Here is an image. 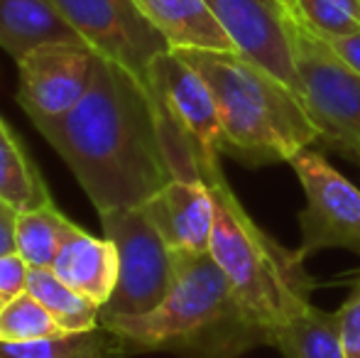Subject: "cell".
<instances>
[{"label": "cell", "instance_id": "obj_1", "mask_svg": "<svg viewBox=\"0 0 360 358\" xmlns=\"http://www.w3.org/2000/svg\"><path fill=\"white\" fill-rule=\"evenodd\" d=\"M96 211L145 206L172 179L155 94L120 64L96 59L84 98L59 118H34Z\"/></svg>", "mask_w": 360, "mask_h": 358}, {"label": "cell", "instance_id": "obj_2", "mask_svg": "<svg viewBox=\"0 0 360 358\" xmlns=\"http://www.w3.org/2000/svg\"><path fill=\"white\" fill-rule=\"evenodd\" d=\"M101 326L123 341L128 356L169 351L179 358H238L272 346V334L238 305L211 253H174V280L160 307L143 317H115Z\"/></svg>", "mask_w": 360, "mask_h": 358}, {"label": "cell", "instance_id": "obj_3", "mask_svg": "<svg viewBox=\"0 0 360 358\" xmlns=\"http://www.w3.org/2000/svg\"><path fill=\"white\" fill-rule=\"evenodd\" d=\"M199 177L214 196L211 258L223 270L238 305L275 341V331L311 307L314 277L304 255L280 245L255 224L226 181L218 158H199Z\"/></svg>", "mask_w": 360, "mask_h": 358}, {"label": "cell", "instance_id": "obj_4", "mask_svg": "<svg viewBox=\"0 0 360 358\" xmlns=\"http://www.w3.org/2000/svg\"><path fill=\"white\" fill-rule=\"evenodd\" d=\"M209 84L221 115V153L245 165L292 162L319 140L299 96L243 52L172 49Z\"/></svg>", "mask_w": 360, "mask_h": 358}, {"label": "cell", "instance_id": "obj_5", "mask_svg": "<svg viewBox=\"0 0 360 358\" xmlns=\"http://www.w3.org/2000/svg\"><path fill=\"white\" fill-rule=\"evenodd\" d=\"M297 96L319 138L360 165V74L294 15Z\"/></svg>", "mask_w": 360, "mask_h": 358}, {"label": "cell", "instance_id": "obj_6", "mask_svg": "<svg viewBox=\"0 0 360 358\" xmlns=\"http://www.w3.org/2000/svg\"><path fill=\"white\" fill-rule=\"evenodd\" d=\"M103 236L118 250V282L101 307V321L143 317L162 305L174 280V253L143 206L101 214Z\"/></svg>", "mask_w": 360, "mask_h": 358}, {"label": "cell", "instance_id": "obj_7", "mask_svg": "<svg viewBox=\"0 0 360 358\" xmlns=\"http://www.w3.org/2000/svg\"><path fill=\"white\" fill-rule=\"evenodd\" d=\"M69 27L101 57L120 64L145 87L150 69L169 44L135 0H52Z\"/></svg>", "mask_w": 360, "mask_h": 358}, {"label": "cell", "instance_id": "obj_8", "mask_svg": "<svg viewBox=\"0 0 360 358\" xmlns=\"http://www.w3.org/2000/svg\"><path fill=\"white\" fill-rule=\"evenodd\" d=\"M289 165L307 196V206L299 214V253L304 258L323 248H346L360 253L358 186L309 148L292 158Z\"/></svg>", "mask_w": 360, "mask_h": 358}, {"label": "cell", "instance_id": "obj_9", "mask_svg": "<svg viewBox=\"0 0 360 358\" xmlns=\"http://www.w3.org/2000/svg\"><path fill=\"white\" fill-rule=\"evenodd\" d=\"M96 59L86 42H47L18 59V101L30 120L69 113L94 82Z\"/></svg>", "mask_w": 360, "mask_h": 358}, {"label": "cell", "instance_id": "obj_10", "mask_svg": "<svg viewBox=\"0 0 360 358\" xmlns=\"http://www.w3.org/2000/svg\"><path fill=\"white\" fill-rule=\"evenodd\" d=\"M238 52L297 94L294 13L282 0H206Z\"/></svg>", "mask_w": 360, "mask_h": 358}, {"label": "cell", "instance_id": "obj_11", "mask_svg": "<svg viewBox=\"0 0 360 358\" xmlns=\"http://www.w3.org/2000/svg\"><path fill=\"white\" fill-rule=\"evenodd\" d=\"M150 89L162 113L204 155H221V115L209 84L179 54H160L150 69Z\"/></svg>", "mask_w": 360, "mask_h": 358}, {"label": "cell", "instance_id": "obj_12", "mask_svg": "<svg viewBox=\"0 0 360 358\" xmlns=\"http://www.w3.org/2000/svg\"><path fill=\"white\" fill-rule=\"evenodd\" d=\"M172 253H209L214 196L201 179H172L143 206Z\"/></svg>", "mask_w": 360, "mask_h": 358}, {"label": "cell", "instance_id": "obj_13", "mask_svg": "<svg viewBox=\"0 0 360 358\" xmlns=\"http://www.w3.org/2000/svg\"><path fill=\"white\" fill-rule=\"evenodd\" d=\"M169 49L238 52L206 0H135Z\"/></svg>", "mask_w": 360, "mask_h": 358}, {"label": "cell", "instance_id": "obj_14", "mask_svg": "<svg viewBox=\"0 0 360 358\" xmlns=\"http://www.w3.org/2000/svg\"><path fill=\"white\" fill-rule=\"evenodd\" d=\"M52 270L72 290L103 307L118 282V250L113 241L94 238L86 231L76 229L59 248Z\"/></svg>", "mask_w": 360, "mask_h": 358}, {"label": "cell", "instance_id": "obj_15", "mask_svg": "<svg viewBox=\"0 0 360 358\" xmlns=\"http://www.w3.org/2000/svg\"><path fill=\"white\" fill-rule=\"evenodd\" d=\"M47 42H84L52 0H0V47L18 59Z\"/></svg>", "mask_w": 360, "mask_h": 358}, {"label": "cell", "instance_id": "obj_16", "mask_svg": "<svg viewBox=\"0 0 360 358\" xmlns=\"http://www.w3.org/2000/svg\"><path fill=\"white\" fill-rule=\"evenodd\" d=\"M0 201L18 214L54 204L39 170L30 162L8 125L0 128Z\"/></svg>", "mask_w": 360, "mask_h": 358}, {"label": "cell", "instance_id": "obj_17", "mask_svg": "<svg viewBox=\"0 0 360 358\" xmlns=\"http://www.w3.org/2000/svg\"><path fill=\"white\" fill-rule=\"evenodd\" d=\"M74 226L54 204L18 214L15 221V253L30 268H52L64 241L74 234Z\"/></svg>", "mask_w": 360, "mask_h": 358}, {"label": "cell", "instance_id": "obj_18", "mask_svg": "<svg viewBox=\"0 0 360 358\" xmlns=\"http://www.w3.org/2000/svg\"><path fill=\"white\" fill-rule=\"evenodd\" d=\"M272 346L280 349L285 358H346L336 314H328L314 305L277 329Z\"/></svg>", "mask_w": 360, "mask_h": 358}, {"label": "cell", "instance_id": "obj_19", "mask_svg": "<svg viewBox=\"0 0 360 358\" xmlns=\"http://www.w3.org/2000/svg\"><path fill=\"white\" fill-rule=\"evenodd\" d=\"M27 292L54 317L67 334L101 326V307L54 275L52 268H30Z\"/></svg>", "mask_w": 360, "mask_h": 358}, {"label": "cell", "instance_id": "obj_20", "mask_svg": "<svg viewBox=\"0 0 360 358\" xmlns=\"http://www.w3.org/2000/svg\"><path fill=\"white\" fill-rule=\"evenodd\" d=\"M0 358H128V351L113 331L96 326L91 331L49 336L25 344L0 341Z\"/></svg>", "mask_w": 360, "mask_h": 358}, {"label": "cell", "instance_id": "obj_21", "mask_svg": "<svg viewBox=\"0 0 360 358\" xmlns=\"http://www.w3.org/2000/svg\"><path fill=\"white\" fill-rule=\"evenodd\" d=\"M62 334L67 331L30 292L10 300L0 312V341L3 344H25V341L49 339V336Z\"/></svg>", "mask_w": 360, "mask_h": 358}, {"label": "cell", "instance_id": "obj_22", "mask_svg": "<svg viewBox=\"0 0 360 358\" xmlns=\"http://www.w3.org/2000/svg\"><path fill=\"white\" fill-rule=\"evenodd\" d=\"M294 15L326 42L360 32V0H294Z\"/></svg>", "mask_w": 360, "mask_h": 358}, {"label": "cell", "instance_id": "obj_23", "mask_svg": "<svg viewBox=\"0 0 360 358\" xmlns=\"http://www.w3.org/2000/svg\"><path fill=\"white\" fill-rule=\"evenodd\" d=\"M338 336H341L343 356L360 358V280L353 285L351 295L336 312Z\"/></svg>", "mask_w": 360, "mask_h": 358}, {"label": "cell", "instance_id": "obj_24", "mask_svg": "<svg viewBox=\"0 0 360 358\" xmlns=\"http://www.w3.org/2000/svg\"><path fill=\"white\" fill-rule=\"evenodd\" d=\"M27 277H30V265L18 253L0 255V297L5 302L27 292Z\"/></svg>", "mask_w": 360, "mask_h": 358}, {"label": "cell", "instance_id": "obj_25", "mask_svg": "<svg viewBox=\"0 0 360 358\" xmlns=\"http://www.w3.org/2000/svg\"><path fill=\"white\" fill-rule=\"evenodd\" d=\"M15 221L18 211L0 201V255L15 253Z\"/></svg>", "mask_w": 360, "mask_h": 358}, {"label": "cell", "instance_id": "obj_26", "mask_svg": "<svg viewBox=\"0 0 360 358\" xmlns=\"http://www.w3.org/2000/svg\"><path fill=\"white\" fill-rule=\"evenodd\" d=\"M331 47L341 54V59L348 67H353L360 74V32L351 34V37H343V39H333Z\"/></svg>", "mask_w": 360, "mask_h": 358}, {"label": "cell", "instance_id": "obj_27", "mask_svg": "<svg viewBox=\"0 0 360 358\" xmlns=\"http://www.w3.org/2000/svg\"><path fill=\"white\" fill-rule=\"evenodd\" d=\"M282 3H285L287 8H289V10H292V13H294V0H282Z\"/></svg>", "mask_w": 360, "mask_h": 358}, {"label": "cell", "instance_id": "obj_28", "mask_svg": "<svg viewBox=\"0 0 360 358\" xmlns=\"http://www.w3.org/2000/svg\"><path fill=\"white\" fill-rule=\"evenodd\" d=\"M5 305H8V302H5L3 297H0V312H3V307H5Z\"/></svg>", "mask_w": 360, "mask_h": 358}, {"label": "cell", "instance_id": "obj_29", "mask_svg": "<svg viewBox=\"0 0 360 358\" xmlns=\"http://www.w3.org/2000/svg\"><path fill=\"white\" fill-rule=\"evenodd\" d=\"M5 125H8V123H5V120H3V118H0V128H5Z\"/></svg>", "mask_w": 360, "mask_h": 358}]
</instances>
